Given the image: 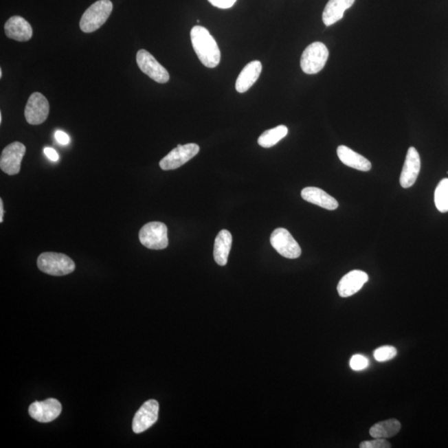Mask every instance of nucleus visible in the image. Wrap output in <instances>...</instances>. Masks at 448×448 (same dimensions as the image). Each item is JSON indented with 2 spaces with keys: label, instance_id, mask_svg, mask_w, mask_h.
<instances>
[{
  "label": "nucleus",
  "instance_id": "20e7f679",
  "mask_svg": "<svg viewBox=\"0 0 448 448\" xmlns=\"http://www.w3.org/2000/svg\"><path fill=\"white\" fill-rule=\"evenodd\" d=\"M139 239L142 245L147 249H165L169 245L167 226L161 222L148 223L139 231Z\"/></svg>",
  "mask_w": 448,
  "mask_h": 448
},
{
  "label": "nucleus",
  "instance_id": "f8f14e48",
  "mask_svg": "<svg viewBox=\"0 0 448 448\" xmlns=\"http://www.w3.org/2000/svg\"><path fill=\"white\" fill-rule=\"evenodd\" d=\"M62 412V405L58 400L49 399L45 401L35 402L29 407L32 418L40 423H50L58 417Z\"/></svg>",
  "mask_w": 448,
  "mask_h": 448
},
{
  "label": "nucleus",
  "instance_id": "a878e982",
  "mask_svg": "<svg viewBox=\"0 0 448 448\" xmlns=\"http://www.w3.org/2000/svg\"><path fill=\"white\" fill-rule=\"evenodd\" d=\"M361 448H390L391 444L385 438H375L359 444Z\"/></svg>",
  "mask_w": 448,
  "mask_h": 448
},
{
  "label": "nucleus",
  "instance_id": "7c9ffc66",
  "mask_svg": "<svg viewBox=\"0 0 448 448\" xmlns=\"http://www.w3.org/2000/svg\"><path fill=\"white\" fill-rule=\"evenodd\" d=\"M2 76H3V71L2 69H0V78H2Z\"/></svg>",
  "mask_w": 448,
  "mask_h": 448
},
{
  "label": "nucleus",
  "instance_id": "5701e85b",
  "mask_svg": "<svg viewBox=\"0 0 448 448\" xmlns=\"http://www.w3.org/2000/svg\"><path fill=\"white\" fill-rule=\"evenodd\" d=\"M435 205L441 213L448 212V179H443L438 183L434 195Z\"/></svg>",
  "mask_w": 448,
  "mask_h": 448
},
{
  "label": "nucleus",
  "instance_id": "0eeeda50",
  "mask_svg": "<svg viewBox=\"0 0 448 448\" xmlns=\"http://www.w3.org/2000/svg\"><path fill=\"white\" fill-rule=\"evenodd\" d=\"M199 152V146L197 144L190 143L183 146L179 145L161 159V162H159V166L163 170L178 169V168L190 161L191 159H193L195 155H198Z\"/></svg>",
  "mask_w": 448,
  "mask_h": 448
},
{
  "label": "nucleus",
  "instance_id": "4be33fe9",
  "mask_svg": "<svg viewBox=\"0 0 448 448\" xmlns=\"http://www.w3.org/2000/svg\"><path fill=\"white\" fill-rule=\"evenodd\" d=\"M288 129L286 126H278L273 129L267 130L261 135L258 138L259 146L263 148H270L281 141L282 139L287 137Z\"/></svg>",
  "mask_w": 448,
  "mask_h": 448
},
{
  "label": "nucleus",
  "instance_id": "7ed1b4c3",
  "mask_svg": "<svg viewBox=\"0 0 448 448\" xmlns=\"http://www.w3.org/2000/svg\"><path fill=\"white\" fill-rule=\"evenodd\" d=\"M37 263L39 270L43 273L56 277L74 273L76 268L74 262L69 256L52 251L40 255Z\"/></svg>",
  "mask_w": 448,
  "mask_h": 448
},
{
  "label": "nucleus",
  "instance_id": "393cba45",
  "mask_svg": "<svg viewBox=\"0 0 448 448\" xmlns=\"http://www.w3.org/2000/svg\"><path fill=\"white\" fill-rule=\"evenodd\" d=\"M370 365L369 359L361 355H355L352 356L350 361V366L352 370L355 371H361L366 370Z\"/></svg>",
  "mask_w": 448,
  "mask_h": 448
},
{
  "label": "nucleus",
  "instance_id": "6e6552de",
  "mask_svg": "<svg viewBox=\"0 0 448 448\" xmlns=\"http://www.w3.org/2000/svg\"><path fill=\"white\" fill-rule=\"evenodd\" d=\"M137 62L142 73L153 79L155 82L161 84L169 82V73L149 52L145 49L139 50L137 54Z\"/></svg>",
  "mask_w": 448,
  "mask_h": 448
},
{
  "label": "nucleus",
  "instance_id": "aec40b11",
  "mask_svg": "<svg viewBox=\"0 0 448 448\" xmlns=\"http://www.w3.org/2000/svg\"><path fill=\"white\" fill-rule=\"evenodd\" d=\"M233 238L229 231L223 229L219 232L215 238L214 258L219 266H225L229 260Z\"/></svg>",
  "mask_w": 448,
  "mask_h": 448
},
{
  "label": "nucleus",
  "instance_id": "9b49d317",
  "mask_svg": "<svg viewBox=\"0 0 448 448\" xmlns=\"http://www.w3.org/2000/svg\"><path fill=\"white\" fill-rule=\"evenodd\" d=\"M159 403L155 399L148 400L135 414L132 429L135 434H142L157 422Z\"/></svg>",
  "mask_w": 448,
  "mask_h": 448
},
{
  "label": "nucleus",
  "instance_id": "f257e3e1",
  "mask_svg": "<svg viewBox=\"0 0 448 448\" xmlns=\"http://www.w3.org/2000/svg\"><path fill=\"white\" fill-rule=\"evenodd\" d=\"M192 45L200 62L210 69L217 67L221 59V53L217 42L207 29L194 26L190 32Z\"/></svg>",
  "mask_w": 448,
  "mask_h": 448
},
{
  "label": "nucleus",
  "instance_id": "b1692460",
  "mask_svg": "<svg viewBox=\"0 0 448 448\" xmlns=\"http://www.w3.org/2000/svg\"><path fill=\"white\" fill-rule=\"evenodd\" d=\"M398 351L394 346H385L374 350V356L376 361L385 362L393 359L397 355Z\"/></svg>",
  "mask_w": 448,
  "mask_h": 448
},
{
  "label": "nucleus",
  "instance_id": "bb28decb",
  "mask_svg": "<svg viewBox=\"0 0 448 448\" xmlns=\"http://www.w3.org/2000/svg\"><path fill=\"white\" fill-rule=\"evenodd\" d=\"M237 0H209L212 5L219 8V9L227 10L234 5Z\"/></svg>",
  "mask_w": 448,
  "mask_h": 448
},
{
  "label": "nucleus",
  "instance_id": "2eb2a0df",
  "mask_svg": "<svg viewBox=\"0 0 448 448\" xmlns=\"http://www.w3.org/2000/svg\"><path fill=\"white\" fill-rule=\"evenodd\" d=\"M5 34L8 38L18 42H27L33 36V29L25 19L13 16L5 23Z\"/></svg>",
  "mask_w": 448,
  "mask_h": 448
},
{
  "label": "nucleus",
  "instance_id": "2f4dec72",
  "mask_svg": "<svg viewBox=\"0 0 448 448\" xmlns=\"http://www.w3.org/2000/svg\"><path fill=\"white\" fill-rule=\"evenodd\" d=\"M2 123V114L0 113V124Z\"/></svg>",
  "mask_w": 448,
  "mask_h": 448
},
{
  "label": "nucleus",
  "instance_id": "ddd939ff",
  "mask_svg": "<svg viewBox=\"0 0 448 448\" xmlns=\"http://www.w3.org/2000/svg\"><path fill=\"white\" fill-rule=\"evenodd\" d=\"M421 168V161L417 150L410 147L406 155L405 165H403L401 175H400V185L405 189L414 185Z\"/></svg>",
  "mask_w": 448,
  "mask_h": 448
},
{
  "label": "nucleus",
  "instance_id": "9d476101",
  "mask_svg": "<svg viewBox=\"0 0 448 448\" xmlns=\"http://www.w3.org/2000/svg\"><path fill=\"white\" fill-rule=\"evenodd\" d=\"M49 110L47 99L41 93H34L27 100L25 111L26 121L30 125H40L49 117Z\"/></svg>",
  "mask_w": 448,
  "mask_h": 448
},
{
  "label": "nucleus",
  "instance_id": "a211bd4d",
  "mask_svg": "<svg viewBox=\"0 0 448 448\" xmlns=\"http://www.w3.org/2000/svg\"><path fill=\"white\" fill-rule=\"evenodd\" d=\"M302 197L306 201L328 210H335L339 207V203L335 199L317 187H306L303 189Z\"/></svg>",
  "mask_w": 448,
  "mask_h": 448
},
{
  "label": "nucleus",
  "instance_id": "4468645a",
  "mask_svg": "<svg viewBox=\"0 0 448 448\" xmlns=\"http://www.w3.org/2000/svg\"><path fill=\"white\" fill-rule=\"evenodd\" d=\"M369 280L365 271L354 270L344 276L337 286V291L341 298H349L357 293Z\"/></svg>",
  "mask_w": 448,
  "mask_h": 448
},
{
  "label": "nucleus",
  "instance_id": "423d86ee",
  "mask_svg": "<svg viewBox=\"0 0 448 448\" xmlns=\"http://www.w3.org/2000/svg\"><path fill=\"white\" fill-rule=\"evenodd\" d=\"M270 241L273 249L284 258L295 259L302 254L301 247L289 231L285 229L280 227L275 229L271 235Z\"/></svg>",
  "mask_w": 448,
  "mask_h": 448
},
{
  "label": "nucleus",
  "instance_id": "f3484780",
  "mask_svg": "<svg viewBox=\"0 0 448 448\" xmlns=\"http://www.w3.org/2000/svg\"><path fill=\"white\" fill-rule=\"evenodd\" d=\"M355 0H330L323 11V23L327 27L342 19L345 12L354 5Z\"/></svg>",
  "mask_w": 448,
  "mask_h": 448
},
{
  "label": "nucleus",
  "instance_id": "6ab92c4d",
  "mask_svg": "<svg viewBox=\"0 0 448 448\" xmlns=\"http://www.w3.org/2000/svg\"><path fill=\"white\" fill-rule=\"evenodd\" d=\"M337 155L341 161L347 166L361 171H369L372 165L370 161L361 155L356 153L346 146H339L337 149Z\"/></svg>",
  "mask_w": 448,
  "mask_h": 448
},
{
  "label": "nucleus",
  "instance_id": "dca6fc26",
  "mask_svg": "<svg viewBox=\"0 0 448 448\" xmlns=\"http://www.w3.org/2000/svg\"><path fill=\"white\" fill-rule=\"evenodd\" d=\"M262 70L261 62L253 61L247 63L246 67L239 74L237 81H236V90L239 93H246L249 91L254 84L258 81Z\"/></svg>",
  "mask_w": 448,
  "mask_h": 448
},
{
  "label": "nucleus",
  "instance_id": "c85d7f7f",
  "mask_svg": "<svg viewBox=\"0 0 448 448\" xmlns=\"http://www.w3.org/2000/svg\"><path fill=\"white\" fill-rule=\"evenodd\" d=\"M44 154L46 155L47 157L50 159L52 161H58L59 159V155L58 152L56 151L53 148L46 147L43 150Z\"/></svg>",
  "mask_w": 448,
  "mask_h": 448
},
{
  "label": "nucleus",
  "instance_id": "f03ea898",
  "mask_svg": "<svg viewBox=\"0 0 448 448\" xmlns=\"http://www.w3.org/2000/svg\"><path fill=\"white\" fill-rule=\"evenodd\" d=\"M113 5L110 0H99L83 14L80 27L84 33H93L101 27L110 17Z\"/></svg>",
  "mask_w": 448,
  "mask_h": 448
},
{
  "label": "nucleus",
  "instance_id": "1a4fd4ad",
  "mask_svg": "<svg viewBox=\"0 0 448 448\" xmlns=\"http://www.w3.org/2000/svg\"><path fill=\"white\" fill-rule=\"evenodd\" d=\"M25 153L26 147L22 143L16 142L7 146L2 151L0 157V168L2 171L9 175L19 174Z\"/></svg>",
  "mask_w": 448,
  "mask_h": 448
},
{
  "label": "nucleus",
  "instance_id": "412c9836",
  "mask_svg": "<svg viewBox=\"0 0 448 448\" xmlns=\"http://www.w3.org/2000/svg\"><path fill=\"white\" fill-rule=\"evenodd\" d=\"M401 429V423L395 418L374 424L370 430V434L374 438H389L394 437Z\"/></svg>",
  "mask_w": 448,
  "mask_h": 448
},
{
  "label": "nucleus",
  "instance_id": "c756f323",
  "mask_svg": "<svg viewBox=\"0 0 448 448\" xmlns=\"http://www.w3.org/2000/svg\"><path fill=\"white\" fill-rule=\"evenodd\" d=\"M3 214H5V210H3V199H0V223L3 222Z\"/></svg>",
  "mask_w": 448,
  "mask_h": 448
},
{
  "label": "nucleus",
  "instance_id": "39448f33",
  "mask_svg": "<svg viewBox=\"0 0 448 448\" xmlns=\"http://www.w3.org/2000/svg\"><path fill=\"white\" fill-rule=\"evenodd\" d=\"M328 58L329 50L325 44L320 42L311 43L302 55V69L306 74H317L324 69Z\"/></svg>",
  "mask_w": 448,
  "mask_h": 448
},
{
  "label": "nucleus",
  "instance_id": "cd10ccee",
  "mask_svg": "<svg viewBox=\"0 0 448 448\" xmlns=\"http://www.w3.org/2000/svg\"><path fill=\"white\" fill-rule=\"evenodd\" d=\"M55 139L60 145L66 146L70 142L69 135L62 131H57L55 133Z\"/></svg>",
  "mask_w": 448,
  "mask_h": 448
}]
</instances>
